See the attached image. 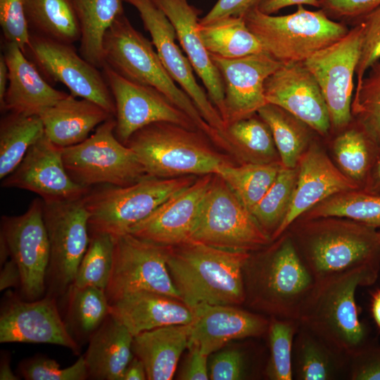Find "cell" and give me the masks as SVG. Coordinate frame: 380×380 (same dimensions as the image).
<instances>
[{"label":"cell","instance_id":"49","mask_svg":"<svg viewBox=\"0 0 380 380\" xmlns=\"http://www.w3.org/2000/svg\"><path fill=\"white\" fill-rule=\"evenodd\" d=\"M0 25L5 42L17 44L25 53L31 34L25 0H0Z\"/></svg>","mask_w":380,"mask_h":380},{"label":"cell","instance_id":"44","mask_svg":"<svg viewBox=\"0 0 380 380\" xmlns=\"http://www.w3.org/2000/svg\"><path fill=\"white\" fill-rule=\"evenodd\" d=\"M300 322L296 319L270 317L267 331L270 357L265 373L270 380H292V356L295 335Z\"/></svg>","mask_w":380,"mask_h":380},{"label":"cell","instance_id":"45","mask_svg":"<svg viewBox=\"0 0 380 380\" xmlns=\"http://www.w3.org/2000/svg\"><path fill=\"white\" fill-rule=\"evenodd\" d=\"M351 111L357 125L380 146V60L368 69L355 89Z\"/></svg>","mask_w":380,"mask_h":380},{"label":"cell","instance_id":"36","mask_svg":"<svg viewBox=\"0 0 380 380\" xmlns=\"http://www.w3.org/2000/svg\"><path fill=\"white\" fill-rule=\"evenodd\" d=\"M39 115L7 112L0 121V179L13 172L30 148L44 135Z\"/></svg>","mask_w":380,"mask_h":380},{"label":"cell","instance_id":"2","mask_svg":"<svg viewBox=\"0 0 380 380\" xmlns=\"http://www.w3.org/2000/svg\"><path fill=\"white\" fill-rule=\"evenodd\" d=\"M251 252L196 241L167 246V266L182 300L192 308L244 304L243 267Z\"/></svg>","mask_w":380,"mask_h":380},{"label":"cell","instance_id":"39","mask_svg":"<svg viewBox=\"0 0 380 380\" xmlns=\"http://www.w3.org/2000/svg\"><path fill=\"white\" fill-rule=\"evenodd\" d=\"M379 146L359 126L339 134L334 152L341 170L364 190L377 157Z\"/></svg>","mask_w":380,"mask_h":380},{"label":"cell","instance_id":"51","mask_svg":"<svg viewBox=\"0 0 380 380\" xmlns=\"http://www.w3.org/2000/svg\"><path fill=\"white\" fill-rule=\"evenodd\" d=\"M319 7L331 19L355 20L380 5V0H318Z\"/></svg>","mask_w":380,"mask_h":380},{"label":"cell","instance_id":"60","mask_svg":"<svg viewBox=\"0 0 380 380\" xmlns=\"http://www.w3.org/2000/svg\"><path fill=\"white\" fill-rule=\"evenodd\" d=\"M371 310L374 322L380 329V288L372 294Z\"/></svg>","mask_w":380,"mask_h":380},{"label":"cell","instance_id":"29","mask_svg":"<svg viewBox=\"0 0 380 380\" xmlns=\"http://www.w3.org/2000/svg\"><path fill=\"white\" fill-rule=\"evenodd\" d=\"M133 335L110 314L89 338L84 355L88 379L121 380L134 357Z\"/></svg>","mask_w":380,"mask_h":380},{"label":"cell","instance_id":"50","mask_svg":"<svg viewBox=\"0 0 380 380\" xmlns=\"http://www.w3.org/2000/svg\"><path fill=\"white\" fill-rule=\"evenodd\" d=\"M349 380H380V346L371 343L349 357Z\"/></svg>","mask_w":380,"mask_h":380},{"label":"cell","instance_id":"56","mask_svg":"<svg viewBox=\"0 0 380 380\" xmlns=\"http://www.w3.org/2000/svg\"><path fill=\"white\" fill-rule=\"evenodd\" d=\"M147 379L146 369L142 362L134 355L124 371L121 380Z\"/></svg>","mask_w":380,"mask_h":380},{"label":"cell","instance_id":"7","mask_svg":"<svg viewBox=\"0 0 380 380\" xmlns=\"http://www.w3.org/2000/svg\"><path fill=\"white\" fill-rule=\"evenodd\" d=\"M196 179L194 175L172 178L146 175L125 186L102 184L92 187L84 196L89 231L107 233L113 237L128 233Z\"/></svg>","mask_w":380,"mask_h":380},{"label":"cell","instance_id":"52","mask_svg":"<svg viewBox=\"0 0 380 380\" xmlns=\"http://www.w3.org/2000/svg\"><path fill=\"white\" fill-rule=\"evenodd\" d=\"M263 0H217L209 12L200 18V25H207L227 17H243L258 8Z\"/></svg>","mask_w":380,"mask_h":380},{"label":"cell","instance_id":"32","mask_svg":"<svg viewBox=\"0 0 380 380\" xmlns=\"http://www.w3.org/2000/svg\"><path fill=\"white\" fill-rule=\"evenodd\" d=\"M80 30V54L98 68L105 64L106 32L124 14V0H72Z\"/></svg>","mask_w":380,"mask_h":380},{"label":"cell","instance_id":"34","mask_svg":"<svg viewBox=\"0 0 380 380\" xmlns=\"http://www.w3.org/2000/svg\"><path fill=\"white\" fill-rule=\"evenodd\" d=\"M198 30L210 55L232 59L264 51L243 17L231 16L207 25L198 24Z\"/></svg>","mask_w":380,"mask_h":380},{"label":"cell","instance_id":"1","mask_svg":"<svg viewBox=\"0 0 380 380\" xmlns=\"http://www.w3.org/2000/svg\"><path fill=\"white\" fill-rule=\"evenodd\" d=\"M284 234V233H283ZM251 252L243 267L244 304L270 317L299 320L316 281L290 234Z\"/></svg>","mask_w":380,"mask_h":380},{"label":"cell","instance_id":"5","mask_svg":"<svg viewBox=\"0 0 380 380\" xmlns=\"http://www.w3.org/2000/svg\"><path fill=\"white\" fill-rule=\"evenodd\" d=\"M153 46L152 42L136 30L124 13L105 34L104 65L130 81L159 90L184 112L215 146L227 150V141L203 118L191 98L167 72Z\"/></svg>","mask_w":380,"mask_h":380},{"label":"cell","instance_id":"3","mask_svg":"<svg viewBox=\"0 0 380 380\" xmlns=\"http://www.w3.org/2000/svg\"><path fill=\"white\" fill-rule=\"evenodd\" d=\"M316 282L362 266L380 267L376 229L339 217L305 219L289 233Z\"/></svg>","mask_w":380,"mask_h":380},{"label":"cell","instance_id":"9","mask_svg":"<svg viewBox=\"0 0 380 380\" xmlns=\"http://www.w3.org/2000/svg\"><path fill=\"white\" fill-rule=\"evenodd\" d=\"M115 127L111 117L84 141L63 148L65 168L75 182L88 188L125 186L147 175L134 151L117 139Z\"/></svg>","mask_w":380,"mask_h":380},{"label":"cell","instance_id":"61","mask_svg":"<svg viewBox=\"0 0 380 380\" xmlns=\"http://www.w3.org/2000/svg\"><path fill=\"white\" fill-rule=\"evenodd\" d=\"M378 236H379V241H380V232H378Z\"/></svg>","mask_w":380,"mask_h":380},{"label":"cell","instance_id":"25","mask_svg":"<svg viewBox=\"0 0 380 380\" xmlns=\"http://www.w3.org/2000/svg\"><path fill=\"white\" fill-rule=\"evenodd\" d=\"M173 25L177 39L201 78L207 94L222 118L224 113V90L220 73L205 47L198 30L201 12L187 0H153ZM223 120V119H222Z\"/></svg>","mask_w":380,"mask_h":380},{"label":"cell","instance_id":"42","mask_svg":"<svg viewBox=\"0 0 380 380\" xmlns=\"http://www.w3.org/2000/svg\"><path fill=\"white\" fill-rule=\"evenodd\" d=\"M297 175V167L281 166L270 189L251 212L271 239L286 215Z\"/></svg>","mask_w":380,"mask_h":380},{"label":"cell","instance_id":"31","mask_svg":"<svg viewBox=\"0 0 380 380\" xmlns=\"http://www.w3.org/2000/svg\"><path fill=\"white\" fill-rule=\"evenodd\" d=\"M348 366V356L300 323L293 346V379H347Z\"/></svg>","mask_w":380,"mask_h":380},{"label":"cell","instance_id":"55","mask_svg":"<svg viewBox=\"0 0 380 380\" xmlns=\"http://www.w3.org/2000/svg\"><path fill=\"white\" fill-rule=\"evenodd\" d=\"M0 273V290L11 287H18L20 284V274L17 265L11 259L3 265ZM1 265V266H2Z\"/></svg>","mask_w":380,"mask_h":380},{"label":"cell","instance_id":"47","mask_svg":"<svg viewBox=\"0 0 380 380\" xmlns=\"http://www.w3.org/2000/svg\"><path fill=\"white\" fill-rule=\"evenodd\" d=\"M249 354L245 348L232 346L214 353L208 364L209 379L240 380L253 377Z\"/></svg>","mask_w":380,"mask_h":380},{"label":"cell","instance_id":"15","mask_svg":"<svg viewBox=\"0 0 380 380\" xmlns=\"http://www.w3.org/2000/svg\"><path fill=\"white\" fill-rule=\"evenodd\" d=\"M362 33V26L356 21L342 38L303 62L321 89L331 127L336 129L347 127L353 118V78L360 56Z\"/></svg>","mask_w":380,"mask_h":380},{"label":"cell","instance_id":"8","mask_svg":"<svg viewBox=\"0 0 380 380\" xmlns=\"http://www.w3.org/2000/svg\"><path fill=\"white\" fill-rule=\"evenodd\" d=\"M243 18L263 51L281 63H303L349 30L322 9L310 11L302 5L283 15L265 14L256 8Z\"/></svg>","mask_w":380,"mask_h":380},{"label":"cell","instance_id":"18","mask_svg":"<svg viewBox=\"0 0 380 380\" xmlns=\"http://www.w3.org/2000/svg\"><path fill=\"white\" fill-rule=\"evenodd\" d=\"M0 314V343H51L75 353L80 347L60 315L56 297L26 300L6 293Z\"/></svg>","mask_w":380,"mask_h":380},{"label":"cell","instance_id":"23","mask_svg":"<svg viewBox=\"0 0 380 380\" xmlns=\"http://www.w3.org/2000/svg\"><path fill=\"white\" fill-rule=\"evenodd\" d=\"M298 175L286 215L272 238L276 240L303 214L336 194L361 190L315 144L303 153L297 165Z\"/></svg>","mask_w":380,"mask_h":380},{"label":"cell","instance_id":"35","mask_svg":"<svg viewBox=\"0 0 380 380\" xmlns=\"http://www.w3.org/2000/svg\"><path fill=\"white\" fill-rule=\"evenodd\" d=\"M224 136L232 154L243 163H280L270 129L258 113L227 126Z\"/></svg>","mask_w":380,"mask_h":380},{"label":"cell","instance_id":"41","mask_svg":"<svg viewBox=\"0 0 380 380\" xmlns=\"http://www.w3.org/2000/svg\"><path fill=\"white\" fill-rule=\"evenodd\" d=\"M281 163L267 164L228 163L220 167L217 174L232 189L250 211L270 189L281 167Z\"/></svg>","mask_w":380,"mask_h":380},{"label":"cell","instance_id":"43","mask_svg":"<svg viewBox=\"0 0 380 380\" xmlns=\"http://www.w3.org/2000/svg\"><path fill=\"white\" fill-rule=\"evenodd\" d=\"M89 243L72 284L77 287L91 286L105 291L113 263L114 237L104 232H89Z\"/></svg>","mask_w":380,"mask_h":380},{"label":"cell","instance_id":"6","mask_svg":"<svg viewBox=\"0 0 380 380\" xmlns=\"http://www.w3.org/2000/svg\"><path fill=\"white\" fill-rule=\"evenodd\" d=\"M213 144L198 129L159 122L139 129L125 144L134 151L147 175L172 178L215 175L222 165L233 163Z\"/></svg>","mask_w":380,"mask_h":380},{"label":"cell","instance_id":"24","mask_svg":"<svg viewBox=\"0 0 380 380\" xmlns=\"http://www.w3.org/2000/svg\"><path fill=\"white\" fill-rule=\"evenodd\" d=\"M194 309L188 348H196L207 355L232 341L267 334L270 318L262 314L229 305H205Z\"/></svg>","mask_w":380,"mask_h":380},{"label":"cell","instance_id":"40","mask_svg":"<svg viewBox=\"0 0 380 380\" xmlns=\"http://www.w3.org/2000/svg\"><path fill=\"white\" fill-rule=\"evenodd\" d=\"M305 219L346 218L374 228L380 227V195L353 190L333 195L308 210Z\"/></svg>","mask_w":380,"mask_h":380},{"label":"cell","instance_id":"20","mask_svg":"<svg viewBox=\"0 0 380 380\" xmlns=\"http://www.w3.org/2000/svg\"><path fill=\"white\" fill-rule=\"evenodd\" d=\"M224 85L225 127L250 117L267 103L264 84L282 63L265 52L238 58L210 55Z\"/></svg>","mask_w":380,"mask_h":380},{"label":"cell","instance_id":"59","mask_svg":"<svg viewBox=\"0 0 380 380\" xmlns=\"http://www.w3.org/2000/svg\"><path fill=\"white\" fill-rule=\"evenodd\" d=\"M8 353H4L1 355L0 365V379L1 380H17L20 378L11 370L10 366V358Z\"/></svg>","mask_w":380,"mask_h":380},{"label":"cell","instance_id":"22","mask_svg":"<svg viewBox=\"0 0 380 380\" xmlns=\"http://www.w3.org/2000/svg\"><path fill=\"white\" fill-rule=\"evenodd\" d=\"M212 174L202 175L191 185L162 203L128 233L165 246L191 240L202 204L212 182Z\"/></svg>","mask_w":380,"mask_h":380},{"label":"cell","instance_id":"53","mask_svg":"<svg viewBox=\"0 0 380 380\" xmlns=\"http://www.w3.org/2000/svg\"><path fill=\"white\" fill-rule=\"evenodd\" d=\"M188 349L189 353L182 367L178 379L182 380L209 379L208 355L203 353L196 348Z\"/></svg>","mask_w":380,"mask_h":380},{"label":"cell","instance_id":"26","mask_svg":"<svg viewBox=\"0 0 380 380\" xmlns=\"http://www.w3.org/2000/svg\"><path fill=\"white\" fill-rule=\"evenodd\" d=\"M8 84L1 112L39 115L69 94L53 88L20 47L4 43Z\"/></svg>","mask_w":380,"mask_h":380},{"label":"cell","instance_id":"58","mask_svg":"<svg viewBox=\"0 0 380 380\" xmlns=\"http://www.w3.org/2000/svg\"><path fill=\"white\" fill-rule=\"evenodd\" d=\"M8 84V68L4 54L0 56V109L4 103V99Z\"/></svg>","mask_w":380,"mask_h":380},{"label":"cell","instance_id":"33","mask_svg":"<svg viewBox=\"0 0 380 380\" xmlns=\"http://www.w3.org/2000/svg\"><path fill=\"white\" fill-rule=\"evenodd\" d=\"M31 33L73 44L80 30L72 0H25Z\"/></svg>","mask_w":380,"mask_h":380},{"label":"cell","instance_id":"16","mask_svg":"<svg viewBox=\"0 0 380 380\" xmlns=\"http://www.w3.org/2000/svg\"><path fill=\"white\" fill-rule=\"evenodd\" d=\"M115 106V134L126 144L142 127L167 122L198 129L192 120L157 89L130 81L107 65L101 68Z\"/></svg>","mask_w":380,"mask_h":380},{"label":"cell","instance_id":"48","mask_svg":"<svg viewBox=\"0 0 380 380\" xmlns=\"http://www.w3.org/2000/svg\"><path fill=\"white\" fill-rule=\"evenodd\" d=\"M356 21L361 23L362 33L355 89L360 87L368 69L380 60V5Z\"/></svg>","mask_w":380,"mask_h":380},{"label":"cell","instance_id":"30","mask_svg":"<svg viewBox=\"0 0 380 380\" xmlns=\"http://www.w3.org/2000/svg\"><path fill=\"white\" fill-rule=\"evenodd\" d=\"M189 324L165 326L134 336L132 351L144 364L147 379H172L182 353L188 348Z\"/></svg>","mask_w":380,"mask_h":380},{"label":"cell","instance_id":"13","mask_svg":"<svg viewBox=\"0 0 380 380\" xmlns=\"http://www.w3.org/2000/svg\"><path fill=\"white\" fill-rule=\"evenodd\" d=\"M0 237L4 239L11 259L18 267L20 296L26 300L42 298L50 259L42 200L34 199L20 215L3 216Z\"/></svg>","mask_w":380,"mask_h":380},{"label":"cell","instance_id":"10","mask_svg":"<svg viewBox=\"0 0 380 380\" xmlns=\"http://www.w3.org/2000/svg\"><path fill=\"white\" fill-rule=\"evenodd\" d=\"M219 248L253 252L272 241L228 184L214 175L191 236Z\"/></svg>","mask_w":380,"mask_h":380},{"label":"cell","instance_id":"4","mask_svg":"<svg viewBox=\"0 0 380 380\" xmlns=\"http://www.w3.org/2000/svg\"><path fill=\"white\" fill-rule=\"evenodd\" d=\"M380 267L362 266L316 282L299 322L349 357L372 342L355 300L360 286H370Z\"/></svg>","mask_w":380,"mask_h":380},{"label":"cell","instance_id":"37","mask_svg":"<svg viewBox=\"0 0 380 380\" xmlns=\"http://www.w3.org/2000/svg\"><path fill=\"white\" fill-rule=\"evenodd\" d=\"M257 113L270 129L281 165L296 167L307 148L311 128L274 104L267 103Z\"/></svg>","mask_w":380,"mask_h":380},{"label":"cell","instance_id":"57","mask_svg":"<svg viewBox=\"0 0 380 380\" xmlns=\"http://www.w3.org/2000/svg\"><path fill=\"white\" fill-rule=\"evenodd\" d=\"M363 191L380 195V147L375 163Z\"/></svg>","mask_w":380,"mask_h":380},{"label":"cell","instance_id":"46","mask_svg":"<svg viewBox=\"0 0 380 380\" xmlns=\"http://www.w3.org/2000/svg\"><path fill=\"white\" fill-rule=\"evenodd\" d=\"M20 375L27 380H84L88 372L84 355L80 356L71 366L61 368L53 359L35 355L20 362L18 366Z\"/></svg>","mask_w":380,"mask_h":380},{"label":"cell","instance_id":"27","mask_svg":"<svg viewBox=\"0 0 380 380\" xmlns=\"http://www.w3.org/2000/svg\"><path fill=\"white\" fill-rule=\"evenodd\" d=\"M110 314L134 336L148 330L175 324H189L194 308L183 300L165 294L140 291L110 303Z\"/></svg>","mask_w":380,"mask_h":380},{"label":"cell","instance_id":"11","mask_svg":"<svg viewBox=\"0 0 380 380\" xmlns=\"http://www.w3.org/2000/svg\"><path fill=\"white\" fill-rule=\"evenodd\" d=\"M84 196L61 203L43 202V218L50 246L47 294L55 297L65 294L74 283L89 243V213Z\"/></svg>","mask_w":380,"mask_h":380},{"label":"cell","instance_id":"14","mask_svg":"<svg viewBox=\"0 0 380 380\" xmlns=\"http://www.w3.org/2000/svg\"><path fill=\"white\" fill-rule=\"evenodd\" d=\"M24 53L47 81L63 84L72 95L97 103L115 117V102L102 71L77 53L73 44L31 33Z\"/></svg>","mask_w":380,"mask_h":380},{"label":"cell","instance_id":"19","mask_svg":"<svg viewBox=\"0 0 380 380\" xmlns=\"http://www.w3.org/2000/svg\"><path fill=\"white\" fill-rule=\"evenodd\" d=\"M1 186L37 194L45 203H61L84 197L91 188L75 182L67 172L63 148L45 134L34 144Z\"/></svg>","mask_w":380,"mask_h":380},{"label":"cell","instance_id":"54","mask_svg":"<svg viewBox=\"0 0 380 380\" xmlns=\"http://www.w3.org/2000/svg\"><path fill=\"white\" fill-rule=\"evenodd\" d=\"M300 5L319 7L318 0H263L258 8L263 13L273 15L284 8Z\"/></svg>","mask_w":380,"mask_h":380},{"label":"cell","instance_id":"17","mask_svg":"<svg viewBox=\"0 0 380 380\" xmlns=\"http://www.w3.org/2000/svg\"><path fill=\"white\" fill-rule=\"evenodd\" d=\"M138 11L144 27L164 67L175 82L191 98L205 122L224 137L225 125L208 94L197 82L186 56L176 43L175 28L153 0H124Z\"/></svg>","mask_w":380,"mask_h":380},{"label":"cell","instance_id":"21","mask_svg":"<svg viewBox=\"0 0 380 380\" xmlns=\"http://www.w3.org/2000/svg\"><path fill=\"white\" fill-rule=\"evenodd\" d=\"M267 103L274 104L321 135L331 128L328 108L321 89L304 63H282L264 84Z\"/></svg>","mask_w":380,"mask_h":380},{"label":"cell","instance_id":"12","mask_svg":"<svg viewBox=\"0 0 380 380\" xmlns=\"http://www.w3.org/2000/svg\"><path fill=\"white\" fill-rule=\"evenodd\" d=\"M140 291L182 300L167 269V246L129 233L117 236L114 237L112 272L105 290L107 298L110 303L122 296Z\"/></svg>","mask_w":380,"mask_h":380},{"label":"cell","instance_id":"28","mask_svg":"<svg viewBox=\"0 0 380 380\" xmlns=\"http://www.w3.org/2000/svg\"><path fill=\"white\" fill-rule=\"evenodd\" d=\"M39 117L45 135L57 146L65 148L84 141L94 129L114 116L97 103L69 94Z\"/></svg>","mask_w":380,"mask_h":380},{"label":"cell","instance_id":"38","mask_svg":"<svg viewBox=\"0 0 380 380\" xmlns=\"http://www.w3.org/2000/svg\"><path fill=\"white\" fill-rule=\"evenodd\" d=\"M65 295L68 298L65 322L70 333L72 337L89 339L110 314L105 291L91 286L72 285Z\"/></svg>","mask_w":380,"mask_h":380}]
</instances>
